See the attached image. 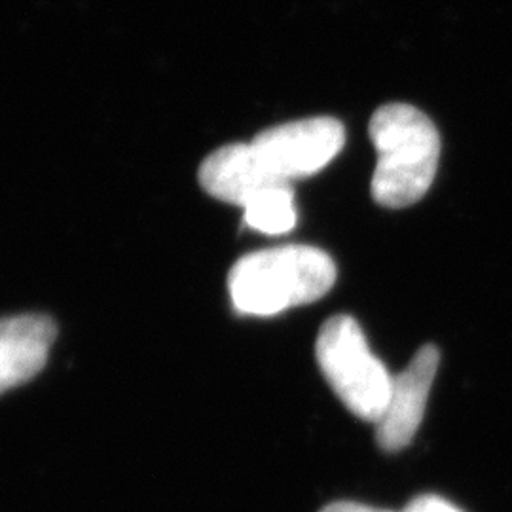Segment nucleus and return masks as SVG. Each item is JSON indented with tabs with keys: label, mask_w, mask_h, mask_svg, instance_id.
Masks as SVG:
<instances>
[{
	"label": "nucleus",
	"mask_w": 512,
	"mask_h": 512,
	"mask_svg": "<svg viewBox=\"0 0 512 512\" xmlns=\"http://www.w3.org/2000/svg\"><path fill=\"white\" fill-rule=\"evenodd\" d=\"M336 266L310 245H283L239 258L228 275L232 304L243 315L268 317L329 293Z\"/></svg>",
	"instance_id": "obj_1"
},
{
	"label": "nucleus",
	"mask_w": 512,
	"mask_h": 512,
	"mask_svg": "<svg viewBox=\"0 0 512 512\" xmlns=\"http://www.w3.org/2000/svg\"><path fill=\"white\" fill-rule=\"evenodd\" d=\"M368 133L378 154L372 177L374 200L391 209L420 202L439 169L435 124L416 107L391 103L374 112Z\"/></svg>",
	"instance_id": "obj_2"
},
{
	"label": "nucleus",
	"mask_w": 512,
	"mask_h": 512,
	"mask_svg": "<svg viewBox=\"0 0 512 512\" xmlns=\"http://www.w3.org/2000/svg\"><path fill=\"white\" fill-rule=\"evenodd\" d=\"M315 357L349 412L376 425L391 395L393 374L372 353L361 325L349 315L330 317L319 330Z\"/></svg>",
	"instance_id": "obj_3"
},
{
	"label": "nucleus",
	"mask_w": 512,
	"mask_h": 512,
	"mask_svg": "<svg viewBox=\"0 0 512 512\" xmlns=\"http://www.w3.org/2000/svg\"><path fill=\"white\" fill-rule=\"evenodd\" d=\"M251 143L275 179L293 184L319 173L340 154L346 129L336 118L317 116L264 129Z\"/></svg>",
	"instance_id": "obj_4"
},
{
	"label": "nucleus",
	"mask_w": 512,
	"mask_h": 512,
	"mask_svg": "<svg viewBox=\"0 0 512 512\" xmlns=\"http://www.w3.org/2000/svg\"><path fill=\"white\" fill-rule=\"evenodd\" d=\"M439 363V349L427 344L401 374L393 376L391 395L382 418L376 423V440L385 452H399L416 437Z\"/></svg>",
	"instance_id": "obj_5"
},
{
	"label": "nucleus",
	"mask_w": 512,
	"mask_h": 512,
	"mask_svg": "<svg viewBox=\"0 0 512 512\" xmlns=\"http://www.w3.org/2000/svg\"><path fill=\"white\" fill-rule=\"evenodd\" d=\"M57 336L46 315H14L0 319V395L27 384L46 366Z\"/></svg>",
	"instance_id": "obj_6"
},
{
	"label": "nucleus",
	"mask_w": 512,
	"mask_h": 512,
	"mask_svg": "<svg viewBox=\"0 0 512 512\" xmlns=\"http://www.w3.org/2000/svg\"><path fill=\"white\" fill-rule=\"evenodd\" d=\"M200 184L209 196L243 209L258 192L283 181L262 164L253 143H234L217 148L203 160Z\"/></svg>",
	"instance_id": "obj_7"
},
{
	"label": "nucleus",
	"mask_w": 512,
	"mask_h": 512,
	"mask_svg": "<svg viewBox=\"0 0 512 512\" xmlns=\"http://www.w3.org/2000/svg\"><path fill=\"white\" fill-rule=\"evenodd\" d=\"M243 222L256 232L281 236L296 226L293 184H274L243 207Z\"/></svg>",
	"instance_id": "obj_8"
},
{
	"label": "nucleus",
	"mask_w": 512,
	"mask_h": 512,
	"mask_svg": "<svg viewBox=\"0 0 512 512\" xmlns=\"http://www.w3.org/2000/svg\"><path fill=\"white\" fill-rule=\"evenodd\" d=\"M403 512H463L439 495H420L408 503Z\"/></svg>",
	"instance_id": "obj_9"
},
{
	"label": "nucleus",
	"mask_w": 512,
	"mask_h": 512,
	"mask_svg": "<svg viewBox=\"0 0 512 512\" xmlns=\"http://www.w3.org/2000/svg\"><path fill=\"white\" fill-rule=\"evenodd\" d=\"M319 512H393L384 511V509H376V507H368L361 503H348V501H340V503H332L329 507L321 509Z\"/></svg>",
	"instance_id": "obj_10"
}]
</instances>
